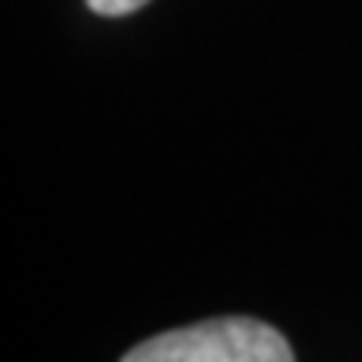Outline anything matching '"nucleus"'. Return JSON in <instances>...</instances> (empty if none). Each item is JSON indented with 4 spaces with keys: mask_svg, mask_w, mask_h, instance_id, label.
<instances>
[{
    "mask_svg": "<svg viewBox=\"0 0 362 362\" xmlns=\"http://www.w3.org/2000/svg\"><path fill=\"white\" fill-rule=\"evenodd\" d=\"M121 362H296V356L269 322L228 315L161 332L134 346Z\"/></svg>",
    "mask_w": 362,
    "mask_h": 362,
    "instance_id": "nucleus-1",
    "label": "nucleus"
},
{
    "mask_svg": "<svg viewBox=\"0 0 362 362\" xmlns=\"http://www.w3.org/2000/svg\"><path fill=\"white\" fill-rule=\"evenodd\" d=\"M144 4L148 0H88V7L101 17H124V13H134Z\"/></svg>",
    "mask_w": 362,
    "mask_h": 362,
    "instance_id": "nucleus-2",
    "label": "nucleus"
}]
</instances>
